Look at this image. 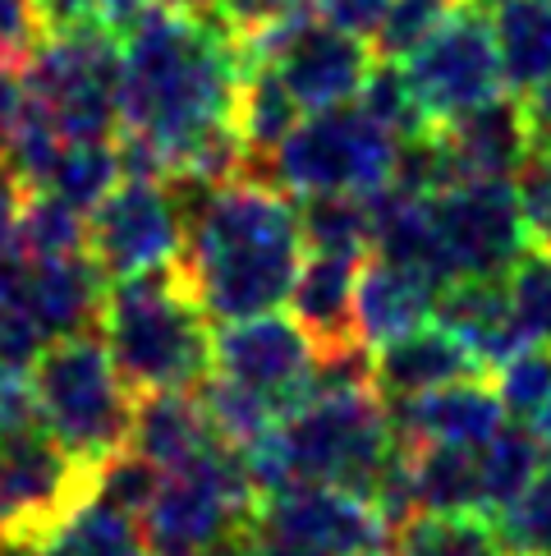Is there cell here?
Listing matches in <instances>:
<instances>
[{
    "label": "cell",
    "instance_id": "obj_6",
    "mask_svg": "<svg viewBox=\"0 0 551 556\" xmlns=\"http://www.w3.org/2000/svg\"><path fill=\"white\" fill-rule=\"evenodd\" d=\"M262 496L234 446H216L198 460L162 473L143 533L156 556H240L258 533Z\"/></svg>",
    "mask_w": 551,
    "mask_h": 556
},
{
    "label": "cell",
    "instance_id": "obj_33",
    "mask_svg": "<svg viewBox=\"0 0 551 556\" xmlns=\"http://www.w3.org/2000/svg\"><path fill=\"white\" fill-rule=\"evenodd\" d=\"M505 300L524 341L551 350V253H520V263L505 271Z\"/></svg>",
    "mask_w": 551,
    "mask_h": 556
},
{
    "label": "cell",
    "instance_id": "obj_3",
    "mask_svg": "<svg viewBox=\"0 0 551 556\" xmlns=\"http://www.w3.org/2000/svg\"><path fill=\"white\" fill-rule=\"evenodd\" d=\"M396 451L386 405L372 387L312 395L290 409L281 424L253 446L240 451L258 496H271L294 483L345 488L354 496H372L382 469Z\"/></svg>",
    "mask_w": 551,
    "mask_h": 556
},
{
    "label": "cell",
    "instance_id": "obj_27",
    "mask_svg": "<svg viewBox=\"0 0 551 556\" xmlns=\"http://www.w3.org/2000/svg\"><path fill=\"white\" fill-rule=\"evenodd\" d=\"M409 488L419 515L483 510L478 496V455L450 446H409Z\"/></svg>",
    "mask_w": 551,
    "mask_h": 556
},
{
    "label": "cell",
    "instance_id": "obj_30",
    "mask_svg": "<svg viewBox=\"0 0 551 556\" xmlns=\"http://www.w3.org/2000/svg\"><path fill=\"white\" fill-rule=\"evenodd\" d=\"M14 244L28 263H61L88 253V216L51 193H24L14 216Z\"/></svg>",
    "mask_w": 551,
    "mask_h": 556
},
{
    "label": "cell",
    "instance_id": "obj_42",
    "mask_svg": "<svg viewBox=\"0 0 551 556\" xmlns=\"http://www.w3.org/2000/svg\"><path fill=\"white\" fill-rule=\"evenodd\" d=\"M24 115V65L0 55V152L10 148V134Z\"/></svg>",
    "mask_w": 551,
    "mask_h": 556
},
{
    "label": "cell",
    "instance_id": "obj_13",
    "mask_svg": "<svg viewBox=\"0 0 551 556\" xmlns=\"http://www.w3.org/2000/svg\"><path fill=\"white\" fill-rule=\"evenodd\" d=\"M258 533L294 543L312 556H372L390 543V529L368 496L322 483H294L262 496Z\"/></svg>",
    "mask_w": 551,
    "mask_h": 556
},
{
    "label": "cell",
    "instance_id": "obj_23",
    "mask_svg": "<svg viewBox=\"0 0 551 556\" xmlns=\"http://www.w3.org/2000/svg\"><path fill=\"white\" fill-rule=\"evenodd\" d=\"M0 556H156V552L143 533V520L88 496L37 539L0 543Z\"/></svg>",
    "mask_w": 551,
    "mask_h": 556
},
{
    "label": "cell",
    "instance_id": "obj_8",
    "mask_svg": "<svg viewBox=\"0 0 551 556\" xmlns=\"http://www.w3.org/2000/svg\"><path fill=\"white\" fill-rule=\"evenodd\" d=\"M24 97L61 138H115L120 42L106 33L42 37L24 61Z\"/></svg>",
    "mask_w": 551,
    "mask_h": 556
},
{
    "label": "cell",
    "instance_id": "obj_18",
    "mask_svg": "<svg viewBox=\"0 0 551 556\" xmlns=\"http://www.w3.org/2000/svg\"><path fill=\"white\" fill-rule=\"evenodd\" d=\"M14 304L42 327L47 341L88 336V331H97V323H102L106 281H102V271L92 267L88 253L61 257V263H28Z\"/></svg>",
    "mask_w": 551,
    "mask_h": 556
},
{
    "label": "cell",
    "instance_id": "obj_35",
    "mask_svg": "<svg viewBox=\"0 0 551 556\" xmlns=\"http://www.w3.org/2000/svg\"><path fill=\"white\" fill-rule=\"evenodd\" d=\"M491 387L501 395L505 419L528 424L534 414H542L551 405V350L524 345L515 359H505L497 372H491Z\"/></svg>",
    "mask_w": 551,
    "mask_h": 556
},
{
    "label": "cell",
    "instance_id": "obj_25",
    "mask_svg": "<svg viewBox=\"0 0 551 556\" xmlns=\"http://www.w3.org/2000/svg\"><path fill=\"white\" fill-rule=\"evenodd\" d=\"M120 180H125V166H120V143L115 138H65L51 152L33 193H51L65 207L88 216Z\"/></svg>",
    "mask_w": 551,
    "mask_h": 556
},
{
    "label": "cell",
    "instance_id": "obj_45",
    "mask_svg": "<svg viewBox=\"0 0 551 556\" xmlns=\"http://www.w3.org/2000/svg\"><path fill=\"white\" fill-rule=\"evenodd\" d=\"M156 5H166V10H189V14H207V10H216V0H156Z\"/></svg>",
    "mask_w": 551,
    "mask_h": 556
},
{
    "label": "cell",
    "instance_id": "obj_2",
    "mask_svg": "<svg viewBox=\"0 0 551 556\" xmlns=\"http://www.w3.org/2000/svg\"><path fill=\"white\" fill-rule=\"evenodd\" d=\"M184 253L180 271L207 323L276 313L304 263L299 203L262 175H234L226 185H180Z\"/></svg>",
    "mask_w": 551,
    "mask_h": 556
},
{
    "label": "cell",
    "instance_id": "obj_44",
    "mask_svg": "<svg viewBox=\"0 0 551 556\" xmlns=\"http://www.w3.org/2000/svg\"><path fill=\"white\" fill-rule=\"evenodd\" d=\"M240 556H312V552L294 547V543H281V539H267V533H253Z\"/></svg>",
    "mask_w": 551,
    "mask_h": 556
},
{
    "label": "cell",
    "instance_id": "obj_19",
    "mask_svg": "<svg viewBox=\"0 0 551 556\" xmlns=\"http://www.w3.org/2000/svg\"><path fill=\"white\" fill-rule=\"evenodd\" d=\"M469 377H487V372L441 323H427L372 354V391L382 401H413V395L456 387L469 382Z\"/></svg>",
    "mask_w": 551,
    "mask_h": 556
},
{
    "label": "cell",
    "instance_id": "obj_22",
    "mask_svg": "<svg viewBox=\"0 0 551 556\" xmlns=\"http://www.w3.org/2000/svg\"><path fill=\"white\" fill-rule=\"evenodd\" d=\"M363 257L354 253H304L299 276L290 286V317L299 323L318 350H341V345H359L354 341V281H359Z\"/></svg>",
    "mask_w": 551,
    "mask_h": 556
},
{
    "label": "cell",
    "instance_id": "obj_34",
    "mask_svg": "<svg viewBox=\"0 0 551 556\" xmlns=\"http://www.w3.org/2000/svg\"><path fill=\"white\" fill-rule=\"evenodd\" d=\"M148 0H33V18L42 37L65 33H106L120 42V33L143 14Z\"/></svg>",
    "mask_w": 551,
    "mask_h": 556
},
{
    "label": "cell",
    "instance_id": "obj_41",
    "mask_svg": "<svg viewBox=\"0 0 551 556\" xmlns=\"http://www.w3.org/2000/svg\"><path fill=\"white\" fill-rule=\"evenodd\" d=\"M294 5H304V0H216V14L226 18L234 37H244V33H258L262 24H271V18L290 14Z\"/></svg>",
    "mask_w": 551,
    "mask_h": 556
},
{
    "label": "cell",
    "instance_id": "obj_43",
    "mask_svg": "<svg viewBox=\"0 0 551 556\" xmlns=\"http://www.w3.org/2000/svg\"><path fill=\"white\" fill-rule=\"evenodd\" d=\"M520 106H524V121H528V138H534V148H551V84L534 88Z\"/></svg>",
    "mask_w": 551,
    "mask_h": 556
},
{
    "label": "cell",
    "instance_id": "obj_28",
    "mask_svg": "<svg viewBox=\"0 0 551 556\" xmlns=\"http://www.w3.org/2000/svg\"><path fill=\"white\" fill-rule=\"evenodd\" d=\"M400 556H515L501 525L483 510L456 515H413L396 533Z\"/></svg>",
    "mask_w": 551,
    "mask_h": 556
},
{
    "label": "cell",
    "instance_id": "obj_12",
    "mask_svg": "<svg viewBox=\"0 0 551 556\" xmlns=\"http://www.w3.org/2000/svg\"><path fill=\"white\" fill-rule=\"evenodd\" d=\"M318 359V341L285 313L240 317V323H221L212 331V372L267 395L281 414L299 409Z\"/></svg>",
    "mask_w": 551,
    "mask_h": 556
},
{
    "label": "cell",
    "instance_id": "obj_20",
    "mask_svg": "<svg viewBox=\"0 0 551 556\" xmlns=\"http://www.w3.org/2000/svg\"><path fill=\"white\" fill-rule=\"evenodd\" d=\"M216 446H221V437H216L198 391H152V395H138L133 428H129V451L143 455L148 465L170 473V469L198 460V455H207Z\"/></svg>",
    "mask_w": 551,
    "mask_h": 556
},
{
    "label": "cell",
    "instance_id": "obj_11",
    "mask_svg": "<svg viewBox=\"0 0 551 556\" xmlns=\"http://www.w3.org/2000/svg\"><path fill=\"white\" fill-rule=\"evenodd\" d=\"M180 253H184V203L170 180L125 175L88 212V257L106 286L143 271L180 267Z\"/></svg>",
    "mask_w": 551,
    "mask_h": 556
},
{
    "label": "cell",
    "instance_id": "obj_21",
    "mask_svg": "<svg viewBox=\"0 0 551 556\" xmlns=\"http://www.w3.org/2000/svg\"><path fill=\"white\" fill-rule=\"evenodd\" d=\"M456 341L483 364V372L491 377L505 359L528 345L515 317H510V300H505V276L501 281H450L437 294V317Z\"/></svg>",
    "mask_w": 551,
    "mask_h": 556
},
{
    "label": "cell",
    "instance_id": "obj_47",
    "mask_svg": "<svg viewBox=\"0 0 551 556\" xmlns=\"http://www.w3.org/2000/svg\"><path fill=\"white\" fill-rule=\"evenodd\" d=\"M0 175H10V166H5V162H0Z\"/></svg>",
    "mask_w": 551,
    "mask_h": 556
},
{
    "label": "cell",
    "instance_id": "obj_39",
    "mask_svg": "<svg viewBox=\"0 0 551 556\" xmlns=\"http://www.w3.org/2000/svg\"><path fill=\"white\" fill-rule=\"evenodd\" d=\"M491 520L501 525L515 556H551V465H542V473L528 483L520 502L491 515Z\"/></svg>",
    "mask_w": 551,
    "mask_h": 556
},
{
    "label": "cell",
    "instance_id": "obj_17",
    "mask_svg": "<svg viewBox=\"0 0 551 556\" xmlns=\"http://www.w3.org/2000/svg\"><path fill=\"white\" fill-rule=\"evenodd\" d=\"M437 294L427 276L396 267L386 257H363L359 281H354V341L377 354L382 345L427 327L437 317Z\"/></svg>",
    "mask_w": 551,
    "mask_h": 556
},
{
    "label": "cell",
    "instance_id": "obj_24",
    "mask_svg": "<svg viewBox=\"0 0 551 556\" xmlns=\"http://www.w3.org/2000/svg\"><path fill=\"white\" fill-rule=\"evenodd\" d=\"M478 5L491 24L505 92L528 97L551 84V0H478Z\"/></svg>",
    "mask_w": 551,
    "mask_h": 556
},
{
    "label": "cell",
    "instance_id": "obj_14",
    "mask_svg": "<svg viewBox=\"0 0 551 556\" xmlns=\"http://www.w3.org/2000/svg\"><path fill=\"white\" fill-rule=\"evenodd\" d=\"M262 65L281 78V88L294 97V106L304 115H322V111L349 106L354 97H359L363 78L377 65V55H372L368 42L322 24V18L308 10L299 24L276 42V51Z\"/></svg>",
    "mask_w": 551,
    "mask_h": 556
},
{
    "label": "cell",
    "instance_id": "obj_26",
    "mask_svg": "<svg viewBox=\"0 0 551 556\" xmlns=\"http://www.w3.org/2000/svg\"><path fill=\"white\" fill-rule=\"evenodd\" d=\"M304 121V111L294 106V97L281 88L267 65H253L240 84V97H234V134L244 143V156H248V175L253 166H262L267 156L281 148V138Z\"/></svg>",
    "mask_w": 551,
    "mask_h": 556
},
{
    "label": "cell",
    "instance_id": "obj_37",
    "mask_svg": "<svg viewBox=\"0 0 551 556\" xmlns=\"http://www.w3.org/2000/svg\"><path fill=\"white\" fill-rule=\"evenodd\" d=\"M156 488H162V469L148 465L143 455L120 451V455H111L102 469H92V492L88 496L133 515V520H143L148 506L156 502Z\"/></svg>",
    "mask_w": 551,
    "mask_h": 556
},
{
    "label": "cell",
    "instance_id": "obj_31",
    "mask_svg": "<svg viewBox=\"0 0 551 556\" xmlns=\"http://www.w3.org/2000/svg\"><path fill=\"white\" fill-rule=\"evenodd\" d=\"M304 249L372 257V212L368 198H304L299 203Z\"/></svg>",
    "mask_w": 551,
    "mask_h": 556
},
{
    "label": "cell",
    "instance_id": "obj_7",
    "mask_svg": "<svg viewBox=\"0 0 551 556\" xmlns=\"http://www.w3.org/2000/svg\"><path fill=\"white\" fill-rule=\"evenodd\" d=\"M400 143L359 106L304 115L262 162V180L290 198H372L396 180Z\"/></svg>",
    "mask_w": 551,
    "mask_h": 556
},
{
    "label": "cell",
    "instance_id": "obj_10",
    "mask_svg": "<svg viewBox=\"0 0 551 556\" xmlns=\"http://www.w3.org/2000/svg\"><path fill=\"white\" fill-rule=\"evenodd\" d=\"M400 74L432 129L501 97L505 84H501L497 42H491V24L478 0H460L446 24L409 61H400Z\"/></svg>",
    "mask_w": 551,
    "mask_h": 556
},
{
    "label": "cell",
    "instance_id": "obj_1",
    "mask_svg": "<svg viewBox=\"0 0 551 556\" xmlns=\"http://www.w3.org/2000/svg\"><path fill=\"white\" fill-rule=\"evenodd\" d=\"M244 55L216 10L189 14L148 0L120 33V166L138 180L226 185L248 175L234 134Z\"/></svg>",
    "mask_w": 551,
    "mask_h": 556
},
{
    "label": "cell",
    "instance_id": "obj_4",
    "mask_svg": "<svg viewBox=\"0 0 551 556\" xmlns=\"http://www.w3.org/2000/svg\"><path fill=\"white\" fill-rule=\"evenodd\" d=\"M97 331L133 395L198 391L212 377V323L180 267L111 281Z\"/></svg>",
    "mask_w": 551,
    "mask_h": 556
},
{
    "label": "cell",
    "instance_id": "obj_5",
    "mask_svg": "<svg viewBox=\"0 0 551 556\" xmlns=\"http://www.w3.org/2000/svg\"><path fill=\"white\" fill-rule=\"evenodd\" d=\"M28 377H33L37 424L74 465H84L92 473L111 455L129 451L138 395L125 387L106 345L92 331L51 341L37 354Z\"/></svg>",
    "mask_w": 551,
    "mask_h": 556
},
{
    "label": "cell",
    "instance_id": "obj_40",
    "mask_svg": "<svg viewBox=\"0 0 551 556\" xmlns=\"http://www.w3.org/2000/svg\"><path fill=\"white\" fill-rule=\"evenodd\" d=\"M390 5H396V0H308V10L318 14L322 24L359 37V42L377 37V28H382V18H386Z\"/></svg>",
    "mask_w": 551,
    "mask_h": 556
},
{
    "label": "cell",
    "instance_id": "obj_32",
    "mask_svg": "<svg viewBox=\"0 0 551 556\" xmlns=\"http://www.w3.org/2000/svg\"><path fill=\"white\" fill-rule=\"evenodd\" d=\"M354 106H359L372 125H382L390 138H396V143H413V138H423L432 129L427 115L419 111V102H413L400 65H386V61L372 65V74L363 78L359 97H354Z\"/></svg>",
    "mask_w": 551,
    "mask_h": 556
},
{
    "label": "cell",
    "instance_id": "obj_29",
    "mask_svg": "<svg viewBox=\"0 0 551 556\" xmlns=\"http://www.w3.org/2000/svg\"><path fill=\"white\" fill-rule=\"evenodd\" d=\"M542 451L534 442V432L524 424H505L491 442L478 451V496L483 515H501L505 506H515L528 492V483L542 473Z\"/></svg>",
    "mask_w": 551,
    "mask_h": 556
},
{
    "label": "cell",
    "instance_id": "obj_38",
    "mask_svg": "<svg viewBox=\"0 0 551 556\" xmlns=\"http://www.w3.org/2000/svg\"><path fill=\"white\" fill-rule=\"evenodd\" d=\"M510 193L520 207L524 240L538 253H551V148H534L510 175Z\"/></svg>",
    "mask_w": 551,
    "mask_h": 556
},
{
    "label": "cell",
    "instance_id": "obj_36",
    "mask_svg": "<svg viewBox=\"0 0 551 556\" xmlns=\"http://www.w3.org/2000/svg\"><path fill=\"white\" fill-rule=\"evenodd\" d=\"M456 5L460 0H396V5L386 10V18H382L377 37H372V55L386 61V65L409 61V55L446 24Z\"/></svg>",
    "mask_w": 551,
    "mask_h": 556
},
{
    "label": "cell",
    "instance_id": "obj_16",
    "mask_svg": "<svg viewBox=\"0 0 551 556\" xmlns=\"http://www.w3.org/2000/svg\"><path fill=\"white\" fill-rule=\"evenodd\" d=\"M437 143L446 152V166L456 175V185L460 180H510L515 166L534 152L524 106L510 92L491 97L487 106L460 115V121L437 125Z\"/></svg>",
    "mask_w": 551,
    "mask_h": 556
},
{
    "label": "cell",
    "instance_id": "obj_46",
    "mask_svg": "<svg viewBox=\"0 0 551 556\" xmlns=\"http://www.w3.org/2000/svg\"><path fill=\"white\" fill-rule=\"evenodd\" d=\"M372 556H400V552H372Z\"/></svg>",
    "mask_w": 551,
    "mask_h": 556
},
{
    "label": "cell",
    "instance_id": "obj_9",
    "mask_svg": "<svg viewBox=\"0 0 551 556\" xmlns=\"http://www.w3.org/2000/svg\"><path fill=\"white\" fill-rule=\"evenodd\" d=\"M427 226L441 290L450 281H501L528 249L510 180H460L427 193Z\"/></svg>",
    "mask_w": 551,
    "mask_h": 556
},
{
    "label": "cell",
    "instance_id": "obj_15",
    "mask_svg": "<svg viewBox=\"0 0 551 556\" xmlns=\"http://www.w3.org/2000/svg\"><path fill=\"white\" fill-rule=\"evenodd\" d=\"M382 405L390 432L405 446H450L478 455L505 428V409L491 377H469V382L413 395V401H382Z\"/></svg>",
    "mask_w": 551,
    "mask_h": 556
}]
</instances>
